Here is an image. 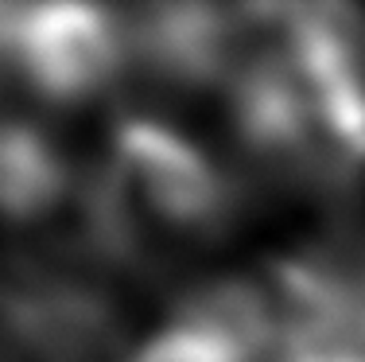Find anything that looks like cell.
<instances>
[{
	"label": "cell",
	"mask_w": 365,
	"mask_h": 362,
	"mask_svg": "<svg viewBox=\"0 0 365 362\" xmlns=\"http://www.w3.org/2000/svg\"><path fill=\"white\" fill-rule=\"evenodd\" d=\"M350 8H268L264 43L233 82V129L264 171L350 183L365 171V51Z\"/></svg>",
	"instance_id": "cell-1"
},
{
	"label": "cell",
	"mask_w": 365,
	"mask_h": 362,
	"mask_svg": "<svg viewBox=\"0 0 365 362\" xmlns=\"http://www.w3.org/2000/svg\"><path fill=\"white\" fill-rule=\"evenodd\" d=\"M128 362H245V358L214 335L171 320V327H163L155 339H148Z\"/></svg>",
	"instance_id": "cell-7"
},
{
	"label": "cell",
	"mask_w": 365,
	"mask_h": 362,
	"mask_svg": "<svg viewBox=\"0 0 365 362\" xmlns=\"http://www.w3.org/2000/svg\"><path fill=\"white\" fill-rule=\"evenodd\" d=\"M71 211L86 226V183L63 144L24 117H0V218L20 230L55 226Z\"/></svg>",
	"instance_id": "cell-6"
},
{
	"label": "cell",
	"mask_w": 365,
	"mask_h": 362,
	"mask_svg": "<svg viewBox=\"0 0 365 362\" xmlns=\"http://www.w3.org/2000/svg\"><path fill=\"white\" fill-rule=\"evenodd\" d=\"M233 187L195 141L155 117H125L86 179V241L128 269H160L222 238Z\"/></svg>",
	"instance_id": "cell-2"
},
{
	"label": "cell",
	"mask_w": 365,
	"mask_h": 362,
	"mask_svg": "<svg viewBox=\"0 0 365 362\" xmlns=\"http://www.w3.org/2000/svg\"><path fill=\"white\" fill-rule=\"evenodd\" d=\"M272 362H365L361 347H350V343H319V347H295L276 355Z\"/></svg>",
	"instance_id": "cell-8"
},
{
	"label": "cell",
	"mask_w": 365,
	"mask_h": 362,
	"mask_svg": "<svg viewBox=\"0 0 365 362\" xmlns=\"http://www.w3.org/2000/svg\"><path fill=\"white\" fill-rule=\"evenodd\" d=\"M128 63V28L93 4L16 8L8 71L51 106H82L106 94Z\"/></svg>",
	"instance_id": "cell-3"
},
{
	"label": "cell",
	"mask_w": 365,
	"mask_h": 362,
	"mask_svg": "<svg viewBox=\"0 0 365 362\" xmlns=\"http://www.w3.org/2000/svg\"><path fill=\"white\" fill-rule=\"evenodd\" d=\"M264 8L155 4L128 24V55L175 86H233L264 39Z\"/></svg>",
	"instance_id": "cell-5"
},
{
	"label": "cell",
	"mask_w": 365,
	"mask_h": 362,
	"mask_svg": "<svg viewBox=\"0 0 365 362\" xmlns=\"http://www.w3.org/2000/svg\"><path fill=\"white\" fill-rule=\"evenodd\" d=\"M0 351L12 362H113L120 316L90 281L31 269L0 284Z\"/></svg>",
	"instance_id": "cell-4"
}]
</instances>
